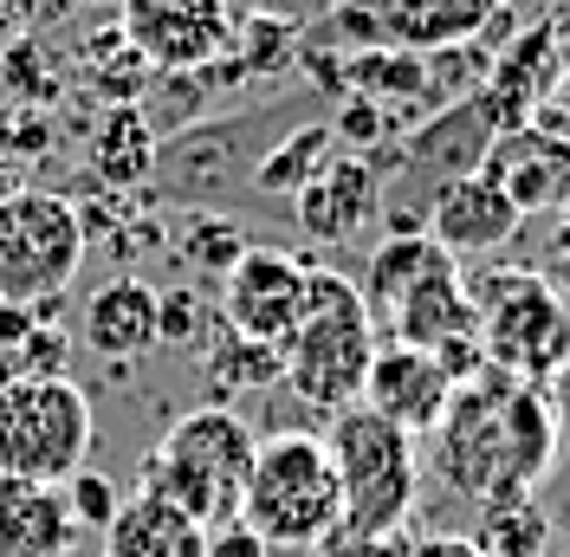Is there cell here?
Wrapping results in <instances>:
<instances>
[{
    "instance_id": "cell-1",
    "label": "cell",
    "mask_w": 570,
    "mask_h": 557,
    "mask_svg": "<svg viewBox=\"0 0 570 557\" xmlns=\"http://www.w3.org/2000/svg\"><path fill=\"white\" fill-rule=\"evenodd\" d=\"M428 467L454 492L493 506L525 499L558 460V395L551 383H519L505 370H480L454 389L448 416L428 434Z\"/></svg>"
},
{
    "instance_id": "cell-2",
    "label": "cell",
    "mask_w": 570,
    "mask_h": 557,
    "mask_svg": "<svg viewBox=\"0 0 570 557\" xmlns=\"http://www.w3.org/2000/svg\"><path fill=\"white\" fill-rule=\"evenodd\" d=\"M253 448H259V434H253L227 402L188 409V416H176L163 434H156V448H149V460H142L137 487L156 492V499H169V506L188 512L202 531H220V525L240 519Z\"/></svg>"
},
{
    "instance_id": "cell-3",
    "label": "cell",
    "mask_w": 570,
    "mask_h": 557,
    "mask_svg": "<svg viewBox=\"0 0 570 557\" xmlns=\"http://www.w3.org/2000/svg\"><path fill=\"white\" fill-rule=\"evenodd\" d=\"M240 525L266 551H324L344 531V487H337L324 434L279 428L253 448Z\"/></svg>"
},
{
    "instance_id": "cell-4",
    "label": "cell",
    "mask_w": 570,
    "mask_h": 557,
    "mask_svg": "<svg viewBox=\"0 0 570 557\" xmlns=\"http://www.w3.org/2000/svg\"><path fill=\"white\" fill-rule=\"evenodd\" d=\"M376 356V317L363 305L356 278L312 266V292H305V317L279 344V389H292L305 409L337 416L363 402V377Z\"/></svg>"
},
{
    "instance_id": "cell-5",
    "label": "cell",
    "mask_w": 570,
    "mask_h": 557,
    "mask_svg": "<svg viewBox=\"0 0 570 557\" xmlns=\"http://www.w3.org/2000/svg\"><path fill=\"white\" fill-rule=\"evenodd\" d=\"M324 448L337 467V487H344V538H370V545H395V531L415 512V492H422V453L415 434H402L395 421H383L376 409H337L324 416Z\"/></svg>"
},
{
    "instance_id": "cell-6",
    "label": "cell",
    "mask_w": 570,
    "mask_h": 557,
    "mask_svg": "<svg viewBox=\"0 0 570 557\" xmlns=\"http://www.w3.org/2000/svg\"><path fill=\"white\" fill-rule=\"evenodd\" d=\"M91 441H98V416L71 377L0 383V480L66 487L78 467H91Z\"/></svg>"
},
{
    "instance_id": "cell-7",
    "label": "cell",
    "mask_w": 570,
    "mask_h": 557,
    "mask_svg": "<svg viewBox=\"0 0 570 557\" xmlns=\"http://www.w3.org/2000/svg\"><path fill=\"white\" fill-rule=\"evenodd\" d=\"M473 317H480V350L487 370H505L519 383H558L570 363V305L564 292L532 266L480 278L473 292Z\"/></svg>"
},
{
    "instance_id": "cell-8",
    "label": "cell",
    "mask_w": 570,
    "mask_h": 557,
    "mask_svg": "<svg viewBox=\"0 0 570 557\" xmlns=\"http://www.w3.org/2000/svg\"><path fill=\"white\" fill-rule=\"evenodd\" d=\"M85 214L59 188L0 195V305H52L85 266Z\"/></svg>"
},
{
    "instance_id": "cell-9",
    "label": "cell",
    "mask_w": 570,
    "mask_h": 557,
    "mask_svg": "<svg viewBox=\"0 0 570 557\" xmlns=\"http://www.w3.org/2000/svg\"><path fill=\"white\" fill-rule=\"evenodd\" d=\"M499 13L505 0H337L318 20V39H337L344 52H448L493 33Z\"/></svg>"
},
{
    "instance_id": "cell-10",
    "label": "cell",
    "mask_w": 570,
    "mask_h": 557,
    "mask_svg": "<svg viewBox=\"0 0 570 557\" xmlns=\"http://www.w3.org/2000/svg\"><path fill=\"white\" fill-rule=\"evenodd\" d=\"M234 27H240L234 0H124L117 7V33L130 39V52L163 78H181V71L227 59Z\"/></svg>"
},
{
    "instance_id": "cell-11",
    "label": "cell",
    "mask_w": 570,
    "mask_h": 557,
    "mask_svg": "<svg viewBox=\"0 0 570 557\" xmlns=\"http://www.w3.org/2000/svg\"><path fill=\"white\" fill-rule=\"evenodd\" d=\"M305 292H312L305 260H292L285 246H247L234 273L220 278V324L279 350L305 317Z\"/></svg>"
},
{
    "instance_id": "cell-12",
    "label": "cell",
    "mask_w": 570,
    "mask_h": 557,
    "mask_svg": "<svg viewBox=\"0 0 570 557\" xmlns=\"http://www.w3.org/2000/svg\"><path fill=\"white\" fill-rule=\"evenodd\" d=\"M473 169L487 175L525 221H538V214H551V221L570 214V143L551 137V130H538V124L499 130V137L480 149Z\"/></svg>"
},
{
    "instance_id": "cell-13",
    "label": "cell",
    "mask_w": 570,
    "mask_h": 557,
    "mask_svg": "<svg viewBox=\"0 0 570 557\" xmlns=\"http://www.w3.org/2000/svg\"><path fill=\"white\" fill-rule=\"evenodd\" d=\"M454 377L441 370V356L422 344H376L370 356V377H363V409H376L383 421H395L402 434H415L428 441L434 434V421L448 416V402H454Z\"/></svg>"
},
{
    "instance_id": "cell-14",
    "label": "cell",
    "mask_w": 570,
    "mask_h": 557,
    "mask_svg": "<svg viewBox=\"0 0 570 557\" xmlns=\"http://www.w3.org/2000/svg\"><path fill=\"white\" fill-rule=\"evenodd\" d=\"M376 214H383V169L363 163V156H351V149H337V156H331V163L292 195V221H298V234L318 241V246L356 241Z\"/></svg>"
},
{
    "instance_id": "cell-15",
    "label": "cell",
    "mask_w": 570,
    "mask_h": 557,
    "mask_svg": "<svg viewBox=\"0 0 570 557\" xmlns=\"http://www.w3.org/2000/svg\"><path fill=\"white\" fill-rule=\"evenodd\" d=\"M519 227H525V214L512 208L480 169L448 175V182L434 188V202L422 208V234L441 241L454 260H461V253H499V246L519 241Z\"/></svg>"
},
{
    "instance_id": "cell-16",
    "label": "cell",
    "mask_w": 570,
    "mask_h": 557,
    "mask_svg": "<svg viewBox=\"0 0 570 557\" xmlns=\"http://www.w3.org/2000/svg\"><path fill=\"white\" fill-rule=\"evenodd\" d=\"M78 525H71L66 487L39 480H0V557H71Z\"/></svg>"
},
{
    "instance_id": "cell-17",
    "label": "cell",
    "mask_w": 570,
    "mask_h": 557,
    "mask_svg": "<svg viewBox=\"0 0 570 557\" xmlns=\"http://www.w3.org/2000/svg\"><path fill=\"white\" fill-rule=\"evenodd\" d=\"M105 538V551L98 557H208V531L176 512L169 499H156V492H124V506H117V519L98 531Z\"/></svg>"
},
{
    "instance_id": "cell-18",
    "label": "cell",
    "mask_w": 570,
    "mask_h": 557,
    "mask_svg": "<svg viewBox=\"0 0 570 557\" xmlns=\"http://www.w3.org/2000/svg\"><path fill=\"white\" fill-rule=\"evenodd\" d=\"M156 344V285H142L137 273L105 278L85 299V350H98L105 363H130Z\"/></svg>"
},
{
    "instance_id": "cell-19",
    "label": "cell",
    "mask_w": 570,
    "mask_h": 557,
    "mask_svg": "<svg viewBox=\"0 0 570 557\" xmlns=\"http://www.w3.org/2000/svg\"><path fill=\"white\" fill-rule=\"evenodd\" d=\"M441 260H454L441 241H428L422 227H409V234H390V241L370 253V266H363V278H356V292H363V305H370V317L376 324H390V312L422 285Z\"/></svg>"
},
{
    "instance_id": "cell-20",
    "label": "cell",
    "mask_w": 570,
    "mask_h": 557,
    "mask_svg": "<svg viewBox=\"0 0 570 557\" xmlns=\"http://www.w3.org/2000/svg\"><path fill=\"white\" fill-rule=\"evenodd\" d=\"M91 169L105 188H137L142 175L156 169V130L137 105H110L98 137H91Z\"/></svg>"
},
{
    "instance_id": "cell-21",
    "label": "cell",
    "mask_w": 570,
    "mask_h": 557,
    "mask_svg": "<svg viewBox=\"0 0 570 557\" xmlns=\"http://www.w3.org/2000/svg\"><path fill=\"white\" fill-rule=\"evenodd\" d=\"M202 370H208L214 395H259V389H279V350L220 324L202 344Z\"/></svg>"
},
{
    "instance_id": "cell-22",
    "label": "cell",
    "mask_w": 570,
    "mask_h": 557,
    "mask_svg": "<svg viewBox=\"0 0 570 557\" xmlns=\"http://www.w3.org/2000/svg\"><path fill=\"white\" fill-rule=\"evenodd\" d=\"M337 156V137H331V124H305V130H292V137H279L259 163H253V188L259 195H298L312 175L324 169Z\"/></svg>"
},
{
    "instance_id": "cell-23",
    "label": "cell",
    "mask_w": 570,
    "mask_h": 557,
    "mask_svg": "<svg viewBox=\"0 0 570 557\" xmlns=\"http://www.w3.org/2000/svg\"><path fill=\"white\" fill-rule=\"evenodd\" d=\"M473 545L487 557H551V525H544V512L532 506V492H525V499H493V506L480 512Z\"/></svg>"
},
{
    "instance_id": "cell-24",
    "label": "cell",
    "mask_w": 570,
    "mask_h": 557,
    "mask_svg": "<svg viewBox=\"0 0 570 557\" xmlns=\"http://www.w3.org/2000/svg\"><path fill=\"white\" fill-rule=\"evenodd\" d=\"M240 253H247V227H240V221H227V214H188V234H181V260H188L195 273L227 278Z\"/></svg>"
},
{
    "instance_id": "cell-25",
    "label": "cell",
    "mask_w": 570,
    "mask_h": 557,
    "mask_svg": "<svg viewBox=\"0 0 570 557\" xmlns=\"http://www.w3.org/2000/svg\"><path fill=\"white\" fill-rule=\"evenodd\" d=\"M85 66H91V85L105 91L110 105H137L142 91H149V78H156V71L142 66L137 52H130V39L117 33V27H110V33L98 39L91 52H85Z\"/></svg>"
},
{
    "instance_id": "cell-26",
    "label": "cell",
    "mask_w": 570,
    "mask_h": 557,
    "mask_svg": "<svg viewBox=\"0 0 570 557\" xmlns=\"http://www.w3.org/2000/svg\"><path fill=\"white\" fill-rule=\"evenodd\" d=\"M66 506H71V525L78 531H105L117 519V506H124V487L110 473H98V467H78L66 480Z\"/></svg>"
},
{
    "instance_id": "cell-27",
    "label": "cell",
    "mask_w": 570,
    "mask_h": 557,
    "mask_svg": "<svg viewBox=\"0 0 570 557\" xmlns=\"http://www.w3.org/2000/svg\"><path fill=\"white\" fill-rule=\"evenodd\" d=\"M156 344H208V305H202V292H188V285H176V292H156Z\"/></svg>"
},
{
    "instance_id": "cell-28",
    "label": "cell",
    "mask_w": 570,
    "mask_h": 557,
    "mask_svg": "<svg viewBox=\"0 0 570 557\" xmlns=\"http://www.w3.org/2000/svg\"><path fill=\"white\" fill-rule=\"evenodd\" d=\"M402 124H395V110H383L376 98H356V91H344V110H337V124H331V137H337V149H376V143H390Z\"/></svg>"
},
{
    "instance_id": "cell-29",
    "label": "cell",
    "mask_w": 570,
    "mask_h": 557,
    "mask_svg": "<svg viewBox=\"0 0 570 557\" xmlns=\"http://www.w3.org/2000/svg\"><path fill=\"white\" fill-rule=\"evenodd\" d=\"M525 124H538V130H551V137L570 143V66H558V78L538 91V105H532Z\"/></svg>"
},
{
    "instance_id": "cell-30",
    "label": "cell",
    "mask_w": 570,
    "mask_h": 557,
    "mask_svg": "<svg viewBox=\"0 0 570 557\" xmlns=\"http://www.w3.org/2000/svg\"><path fill=\"white\" fill-rule=\"evenodd\" d=\"M234 7H247V13H266V20H285V27H318L324 13L337 7V0H234Z\"/></svg>"
},
{
    "instance_id": "cell-31",
    "label": "cell",
    "mask_w": 570,
    "mask_h": 557,
    "mask_svg": "<svg viewBox=\"0 0 570 557\" xmlns=\"http://www.w3.org/2000/svg\"><path fill=\"white\" fill-rule=\"evenodd\" d=\"M208 557H273V551H266L247 525L234 519V525H220V531H208Z\"/></svg>"
},
{
    "instance_id": "cell-32",
    "label": "cell",
    "mask_w": 570,
    "mask_h": 557,
    "mask_svg": "<svg viewBox=\"0 0 570 557\" xmlns=\"http://www.w3.org/2000/svg\"><path fill=\"white\" fill-rule=\"evenodd\" d=\"M402 557H487V551H480L473 538H448V531H434V538H415Z\"/></svg>"
},
{
    "instance_id": "cell-33",
    "label": "cell",
    "mask_w": 570,
    "mask_h": 557,
    "mask_svg": "<svg viewBox=\"0 0 570 557\" xmlns=\"http://www.w3.org/2000/svg\"><path fill=\"white\" fill-rule=\"evenodd\" d=\"M324 557H402V545H370V538H344V531H337V538L324 545Z\"/></svg>"
},
{
    "instance_id": "cell-34",
    "label": "cell",
    "mask_w": 570,
    "mask_h": 557,
    "mask_svg": "<svg viewBox=\"0 0 570 557\" xmlns=\"http://www.w3.org/2000/svg\"><path fill=\"white\" fill-rule=\"evenodd\" d=\"M66 7H85V13H117L124 0H66Z\"/></svg>"
},
{
    "instance_id": "cell-35",
    "label": "cell",
    "mask_w": 570,
    "mask_h": 557,
    "mask_svg": "<svg viewBox=\"0 0 570 557\" xmlns=\"http://www.w3.org/2000/svg\"><path fill=\"white\" fill-rule=\"evenodd\" d=\"M564 395H570V363H564Z\"/></svg>"
}]
</instances>
